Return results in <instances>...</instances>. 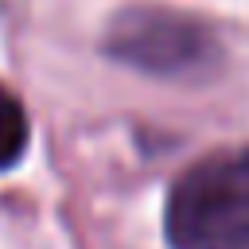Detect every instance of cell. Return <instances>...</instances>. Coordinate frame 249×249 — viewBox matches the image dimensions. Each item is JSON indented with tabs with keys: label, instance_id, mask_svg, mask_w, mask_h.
<instances>
[{
	"label": "cell",
	"instance_id": "obj_1",
	"mask_svg": "<svg viewBox=\"0 0 249 249\" xmlns=\"http://www.w3.org/2000/svg\"><path fill=\"white\" fill-rule=\"evenodd\" d=\"M171 249H249V148L195 160L167 191Z\"/></svg>",
	"mask_w": 249,
	"mask_h": 249
},
{
	"label": "cell",
	"instance_id": "obj_2",
	"mask_svg": "<svg viewBox=\"0 0 249 249\" xmlns=\"http://www.w3.org/2000/svg\"><path fill=\"white\" fill-rule=\"evenodd\" d=\"M105 51L132 70L179 78V74H202L218 43L198 19L183 12L124 8L105 31Z\"/></svg>",
	"mask_w": 249,
	"mask_h": 249
},
{
	"label": "cell",
	"instance_id": "obj_3",
	"mask_svg": "<svg viewBox=\"0 0 249 249\" xmlns=\"http://www.w3.org/2000/svg\"><path fill=\"white\" fill-rule=\"evenodd\" d=\"M27 148V113L12 89L0 86V171H8Z\"/></svg>",
	"mask_w": 249,
	"mask_h": 249
}]
</instances>
